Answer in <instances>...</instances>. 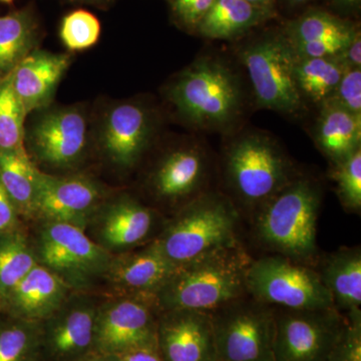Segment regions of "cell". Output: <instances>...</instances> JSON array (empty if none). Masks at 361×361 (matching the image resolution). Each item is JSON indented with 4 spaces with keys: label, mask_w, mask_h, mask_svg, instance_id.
I'll list each match as a JSON object with an SVG mask.
<instances>
[{
    "label": "cell",
    "mask_w": 361,
    "mask_h": 361,
    "mask_svg": "<svg viewBox=\"0 0 361 361\" xmlns=\"http://www.w3.org/2000/svg\"><path fill=\"white\" fill-rule=\"evenodd\" d=\"M241 244L211 252L178 266L157 292L159 311L212 312L248 295L247 270L252 261Z\"/></svg>",
    "instance_id": "1"
},
{
    "label": "cell",
    "mask_w": 361,
    "mask_h": 361,
    "mask_svg": "<svg viewBox=\"0 0 361 361\" xmlns=\"http://www.w3.org/2000/svg\"><path fill=\"white\" fill-rule=\"evenodd\" d=\"M322 199V190L315 180L296 176L256 211V238L275 254L310 265L317 258Z\"/></svg>",
    "instance_id": "2"
},
{
    "label": "cell",
    "mask_w": 361,
    "mask_h": 361,
    "mask_svg": "<svg viewBox=\"0 0 361 361\" xmlns=\"http://www.w3.org/2000/svg\"><path fill=\"white\" fill-rule=\"evenodd\" d=\"M169 99L195 129L228 132L239 121L243 94L238 77L213 56L197 59L169 87Z\"/></svg>",
    "instance_id": "3"
},
{
    "label": "cell",
    "mask_w": 361,
    "mask_h": 361,
    "mask_svg": "<svg viewBox=\"0 0 361 361\" xmlns=\"http://www.w3.org/2000/svg\"><path fill=\"white\" fill-rule=\"evenodd\" d=\"M240 216L225 195L204 192L180 208L153 241L176 267L240 244Z\"/></svg>",
    "instance_id": "4"
},
{
    "label": "cell",
    "mask_w": 361,
    "mask_h": 361,
    "mask_svg": "<svg viewBox=\"0 0 361 361\" xmlns=\"http://www.w3.org/2000/svg\"><path fill=\"white\" fill-rule=\"evenodd\" d=\"M224 168L233 194L254 212L296 177L277 142L260 132L234 140L226 151Z\"/></svg>",
    "instance_id": "5"
},
{
    "label": "cell",
    "mask_w": 361,
    "mask_h": 361,
    "mask_svg": "<svg viewBox=\"0 0 361 361\" xmlns=\"http://www.w3.org/2000/svg\"><path fill=\"white\" fill-rule=\"evenodd\" d=\"M246 287L252 298L275 308L315 310L334 306L317 270L280 254L252 259Z\"/></svg>",
    "instance_id": "6"
},
{
    "label": "cell",
    "mask_w": 361,
    "mask_h": 361,
    "mask_svg": "<svg viewBox=\"0 0 361 361\" xmlns=\"http://www.w3.org/2000/svg\"><path fill=\"white\" fill-rule=\"evenodd\" d=\"M210 315L218 360L274 361L276 308L247 295Z\"/></svg>",
    "instance_id": "7"
},
{
    "label": "cell",
    "mask_w": 361,
    "mask_h": 361,
    "mask_svg": "<svg viewBox=\"0 0 361 361\" xmlns=\"http://www.w3.org/2000/svg\"><path fill=\"white\" fill-rule=\"evenodd\" d=\"M259 108L293 116L304 109L295 80L296 54L287 37L269 35L240 52Z\"/></svg>",
    "instance_id": "8"
},
{
    "label": "cell",
    "mask_w": 361,
    "mask_h": 361,
    "mask_svg": "<svg viewBox=\"0 0 361 361\" xmlns=\"http://www.w3.org/2000/svg\"><path fill=\"white\" fill-rule=\"evenodd\" d=\"M39 264L58 274L71 290H84L104 277L114 255L82 228L44 221L35 247Z\"/></svg>",
    "instance_id": "9"
},
{
    "label": "cell",
    "mask_w": 361,
    "mask_h": 361,
    "mask_svg": "<svg viewBox=\"0 0 361 361\" xmlns=\"http://www.w3.org/2000/svg\"><path fill=\"white\" fill-rule=\"evenodd\" d=\"M348 325L336 307L276 308L274 361H331Z\"/></svg>",
    "instance_id": "10"
},
{
    "label": "cell",
    "mask_w": 361,
    "mask_h": 361,
    "mask_svg": "<svg viewBox=\"0 0 361 361\" xmlns=\"http://www.w3.org/2000/svg\"><path fill=\"white\" fill-rule=\"evenodd\" d=\"M159 315L153 297L116 295L99 305L92 353L118 355L157 343Z\"/></svg>",
    "instance_id": "11"
},
{
    "label": "cell",
    "mask_w": 361,
    "mask_h": 361,
    "mask_svg": "<svg viewBox=\"0 0 361 361\" xmlns=\"http://www.w3.org/2000/svg\"><path fill=\"white\" fill-rule=\"evenodd\" d=\"M97 308L89 297H68L42 323V353L54 361H73L92 353Z\"/></svg>",
    "instance_id": "12"
},
{
    "label": "cell",
    "mask_w": 361,
    "mask_h": 361,
    "mask_svg": "<svg viewBox=\"0 0 361 361\" xmlns=\"http://www.w3.org/2000/svg\"><path fill=\"white\" fill-rule=\"evenodd\" d=\"M87 137V118L75 108L47 111L28 133V142L35 158L56 168L75 165L84 154Z\"/></svg>",
    "instance_id": "13"
},
{
    "label": "cell",
    "mask_w": 361,
    "mask_h": 361,
    "mask_svg": "<svg viewBox=\"0 0 361 361\" xmlns=\"http://www.w3.org/2000/svg\"><path fill=\"white\" fill-rule=\"evenodd\" d=\"M102 199L97 183L84 177H58L40 172L37 217L85 229Z\"/></svg>",
    "instance_id": "14"
},
{
    "label": "cell",
    "mask_w": 361,
    "mask_h": 361,
    "mask_svg": "<svg viewBox=\"0 0 361 361\" xmlns=\"http://www.w3.org/2000/svg\"><path fill=\"white\" fill-rule=\"evenodd\" d=\"M157 344L165 361H218L210 312H161Z\"/></svg>",
    "instance_id": "15"
},
{
    "label": "cell",
    "mask_w": 361,
    "mask_h": 361,
    "mask_svg": "<svg viewBox=\"0 0 361 361\" xmlns=\"http://www.w3.org/2000/svg\"><path fill=\"white\" fill-rule=\"evenodd\" d=\"M71 291L65 280L37 263L0 305V313L42 323L63 305Z\"/></svg>",
    "instance_id": "16"
},
{
    "label": "cell",
    "mask_w": 361,
    "mask_h": 361,
    "mask_svg": "<svg viewBox=\"0 0 361 361\" xmlns=\"http://www.w3.org/2000/svg\"><path fill=\"white\" fill-rule=\"evenodd\" d=\"M210 161L201 147H183L161 159L152 175L154 194L164 201L193 200L205 191Z\"/></svg>",
    "instance_id": "17"
},
{
    "label": "cell",
    "mask_w": 361,
    "mask_h": 361,
    "mask_svg": "<svg viewBox=\"0 0 361 361\" xmlns=\"http://www.w3.org/2000/svg\"><path fill=\"white\" fill-rule=\"evenodd\" d=\"M151 134V116L144 106L137 103L116 104L104 120L102 146L116 165L132 168L144 154Z\"/></svg>",
    "instance_id": "18"
},
{
    "label": "cell",
    "mask_w": 361,
    "mask_h": 361,
    "mask_svg": "<svg viewBox=\"0 0 361 361\" xmlns=\"http://www.w3.org/2000/svg\"><path fill=\"white\" fill-rule=\"evenodd\" d=\"M176 268L152 242L142 250L114 256L104 279L116 289V295L155 298Z\"/></svg>",
    "instance_id": "19"
},
{
    "label": "cell",
    "mask_w": 361,
    "mask_h": 361,
    "mask_svg": "<svg viewBox=\"0 0 361 361\" xmlns=\"http://www.w3.org/2000/svg\"><path fill=\"white\" fill-rule=\"evenodd\" d=\"M70 65L68 54L39 49H33L18 63L11 73V82L26 115L51 103Z\"/></svg>",
    "instance_id": "20"
},
{
    "label": "cell",
    "mask_w": 361,
    "mask_h": 361,
    "mask_svg": "<svg viewBox=\"0 0 361 361\" xmlns=\"http://www.w3.org/2000/svg\"><path fill=\"white\" fill-rule=\"evenodd\" d=\"M355 32L348 21L325 11H311L292 23L286 37L297 58H338Z\"/></svg>",
    "instance_id": "21"
},
{
    "label": "cell",
    "mask_w": 361,
    "mask_h": 361,
    "mask_svg": "<svg viewBox=\"0 0 361 361\" xmlns=\"http://www.w3.org/2000/svg\"><path fill=\"white\" fill-rule=\"evenodd\" d=\"M153 211L130 197L110 204L97 221V243L106 250H127L148 238L153 229Z\"/></svg>",
    "instance_id": "22"
},
{
    "label": "cell",
    "mask_w": 361,
    "mask_h": 361,
    "mask_svg": "<svg viewBox=\"0 0 361 361\" xmlns=\"http://www.w3.org/2000/svg\"><path fill=\"white\" fill-rule=\"evenodd\" d=\"M314 139L332 166L336 165L360 149L361 116L327 99L322 104Z\"/></svg>",
    "instance_id": "23"
},
{
    "label": "cell",
    "mask_w": 361,
    "mask_h": 361,
    "mask_svg": "<svg viewBox=\"0 0 361 361\" xmlns=\"http://www.w3.org/2000/svg\"><path fill=\"white\" fill-rule=\"evenodd\" d=\"M318 274L342 314L361 310V251L341 248L323 259Z\"/></svg>",
    "instance_id": "24"
},
{
    "label": "cell",
    "mask_w": 361,
    "mask_h": 361,
    "mask_svg": "<svg viewBox=\"0 0 361 361\" xmlns=\"http://www.w3.org/2000/svg\"><path fill=\"white\" fill-rule=\"evenodd\" d=\"M39 173L25 148L0 151V184L21 217H37Z\"/></svg>",
    "instance_id": "25"
},
{
    "label": "cell",
    "mask_w": 361,
    "mask_h": 361,
    "mask_svg": "<svg viewBox=\"0 0 361 361\" xmlns=\"http://www.w3.org/2000/svg\"><path fill=\"white\" fill-rule=\"evenodd\" d=\"M268 13L247 0H215L197 28L207 39L229 40L243 35Z\"/></svg>",
    "instance_id": "26"
},
{
    "label": "cell",
    "mask_w": 361,
    "mask_h": 361,
    "mask_svg": "<svg viewBox=\"0 0 361 361\" xmlns=\"http://www.w3.org/2000/svg\"><path fill=\"white\" fill-rule=\"evenodd\" d=\"M37 42V23L26 11L0 16V82L8 77Z\"/></svg>",
    "instance_id": "27"
},
{
    "label": "cell",
    "mask_w": 361,
    "mask_h": 361,
    "mask_svg": "<svg viewBox=\"0 0 361 361\" xmlns=\"http://www.w3.org/2000/svg\"><path fill=\"white\" fill-rule=\"evenodd\" d=\"M346 68L341 56L297 58L294 73L299 92L313 103H324L334 94Z\"/></svg>",
    "instance_id": "28"
},
{
    "label": "cell",
    "mask_w": 361,
    "mask_h": 361,
    "mask_svg": "<svg viewBox=\"0 0 361 361\" xmlns=\"http://www.w3.org/2000/svg\"><path fill=\"white\" fill-rule=\"evenodd\" d=\"M37 263L35 247L20 229L0 236V305Z\"/></svg>",
    "instance_id": "29"
},
{
    "label": "cell",
    "mask_w": 361,
    "mask_h": 361,
    "mask_svg": "<svg viewBox=\"0 0 361 361\" xmlns=\"http://www.w3.org/2000/svg\"><path fill=\"white\" fill-rule=\"evenodd\" d=\"M42 323L0 315V361H39Z\"/></svg>",
    "instance_id": "30"
},
{
    "label": "cell",
    "mask_w": 361,
    "mask_h": 361,
    "mask_svg": "<svg viewBox=\"0 0 361 361\" xmlns=\"http://www.w3.org/2000/svg\"><path fill=\"white\" fill-rule=\"evenodd\" d=\"M25 116L14 92L11 73L0 82V151L25 148Z\"/></svg>",
    "instance_id": "31"
},
{
    "label": "cell",
    "mask_w": 361,
    "mask_h": 361,
    "mask_svg": "<svg viewBox=\"0 0 361 361\" xmlns=\"http://www.w3.org/2000/svg\"><path fill=\"white\" fill-rule=\"evenodd\" d=\"M101 35L99 20L84 9L73 11L61 21L59 37L66 49L80 51L97 44Z\"/></svg>",
    "instance_id": "32"
},
{
    "label": "cell",
    "mask_w": 361,
    "mask_h": 361,
    "mask_svg": "<svg viewBox=\"0 0 361 361\" xmlns=\"http://www.w3.org/2000/svg\"><path fill=\"white\" fill-rule=\"evenodd\" d=\"M332 178L336 183L339 201L349 212L361 209V148L341 163L334 165Z\"/></svg>",
    "instance_id": "33"
},
{
    "label": "cell",
    "mask_w": 361,
    "mask_h": 361,
    "mask_svg": "<svg viewBox=\"0 0 361 361\" xmlns=\"http://www.w3.org/2000/svg\"><path fill=\"white\" fill-rule=\"evenodd\" d=\"M329 99L350 113L361 116V68H346Z\"/></svg>",
    "instance_id": "34"
},
{
    "label": "cell",
    "mask_w": 361,
    "mask_h": 361,
    "mask_svg": "<svg viewBox=\"0 0 361 361\" xmlns=\"http://www.w3.org/2000/svg\"><path fill=\"white\" fill-rule=\"evenodd\" d=\"M345 316L348 325L331 361H361V310Z\"/></svg>",
    "instance_id": "35"
},
{
    "label": "cell",
    "mask_w": 361,
    "mask_h": 361,
    "mask_svg": "<svg viewBox=\"0 0 361 361\" xmlns=\"http://www.w3.org/2000/svg\"><path fill=\"white\" fill-rule=\"evenodd\" d=\"M214 2L215 0H173V7L183 23L197 26Z\"/></svg>",
    "instance_id": "36"
},
{
    "label": "cell",
    "mask_w": 361,
    "mask_h": 361,
    "mask_svg": "<svg viewBox=\"0 0 361 361\" xmlns=\"http://www.w3.org/2000/svg\"><path fill=\"white\" fill-rule=\"evenodd\" d=\"M20 215L0 184V236L20 229Z\"/></svg>",
    "instance_id": "37"
},
{
    "label": "cell",
    "mask_w": 361,
    "mask_h": 361,
    "mask_svg": "<svg viewBox=\"0 0 361 361\" xmlns=\"http://www.w3.org/2000/svg\"><path fill=\"white\" fill-rule=\"evenodd\" d=\"M116 356L118 361H165L157 343L130 349Z\"/></svg>",
    "instance_id": "38"
},
{
    "label": "cell",
    "mask_w": 361,
    "mask_h": 361,
    "mask_svg": "<svg viewBox=\"0 0 361 361\" xmlns=\"http://www.w3.org/2000/svg\"><path fill=\"white\" fill-rule=\"evenodd\" d=\"M341 59L348 68H360L361 66V37L360 32L356 30L353 39L342 52Z\"/></svg>",
    "instance_id": "39"
},
{
    "label": "cell",
    "mask_w": 361,
    "mask_h": 361,
    "mask_svg": "<svg viewBox=\"0 0 361 361\" xmlns=\"http://www.w3.org/2000/svg\"><path fill=\"white\" fill-rule=\"evenodd\" d=\"M73 361H118V356L101 355V353H90Z\"/></svg>",
    "instance_id": "40"
},
{
    "label": "cell",
    "mask_w": 361,
    "mask_h": 361,
    "mask_svg": "<svg viewBox=\"0 0 361 361\" xmlns=\"http://www.w3.org/2000/svg\"><path fill=\"white\" fill-rule=\"evenodd\" d=\"M247 1L259 7V8L263 9V11H267V13H270L273 4H274V0H247Z\"/></svg>",
    "instance_id": "41"
},
{
    "label": "cell",
    "mask_w": 361,
    "mask_h": 361,
    "mask_svg": "<svg viewBox=\"0 0 361 361\" xmlns=\"http://www.w3.org/2000/svg\"><path fill=\"white\" fill-rule=\"evenodd\" d=\"M337 4H341L342 6H355L356 4H360V0H336Z\"/></svg>",
    "instance_id": "42"
},
{
    "label": "cell",
    "mask_w": 361,
    "mask_h": 361,
    "mask_svg": "<svg viewBox=\"0 0 361 361\" xmlns=\"http://www.w3.org/2000/svg\"><path fill=\"white\" fill-rule=\"evenodd\" d=\"M292 4H303V2L308 1V0H290Z\"/></svg>",
    "instance_id": "43"
},
{
    "label": "cell",
    "mask_w": 361,
    "mask_h": 361,
    "mask_svg": "<svg viewBox=\"0 0 361 361\" xmlns=\"http://www.w3.org/2000/svg\"><path fill=\"white\" fill-rule=\"evenodd\" d=\"M1 2H6V4H11V2L13 1V0H0Z\"/></svg>",
    "instance_id": "44"
},
{
    "label": "cell",
    "mask_w": 361,
    "mask_h": 361,
    "mask_svg": "<svg viewBox=\"0 0 361 361\" xmlns=\"http://www.w3.org/2000/svg\"><path fill=\"white\" fill-rule=\"evenodd\" d=\"M80 1H94V0H80Z\"/></svg>",
    "instance_id": "45"
},
{
    "label": "cell",
    "mask_w": 361,
    "mask_h": 361,
    "mask_svg": "<svg viewBox=\"0 0 361 361\" xmlns=\"http://www.w3.org/2000/svg\"><path fill=\"white\" fill-rule=\"evenodd\" d=\"M218 361H222V360H218Z\"/></svg>",
    "instance_id": "46"
}]
</instances>
